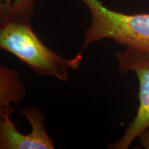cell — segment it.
<instances>
[{
    "label": "cell",
    "mask_w": 149,
    "mask_h": 149,
    "mask_svg": "<svg viewBox=\"0 0 149 149\" xmlns=\"http://www.w3.org/2000/svg\"><path fill=\"white\" fill-rule=\"evenodd\" d=\"M31 18L0 12V48L31 67L40 75L68 80V69H77L82 54L72 59L63 58L46 46L31 24Z\"/></svg>",
    "instance_id": "cell-1"
},
{
    "label": "cell",
    "mask_w": 149,
    "mask_h": 149,
    "mask_svg": "<svg viewBox=\"0 0 149 149\" xmlns=\"http://www.w3.org/2000/svg\"><path fill=\"white\" fill-rule=\"evenodd\" d=\"M91 15L82 48L104 39H111L128 48L149 51V13L126 14L111 10L101 0H80Z\"/></svg>",
    "instance_id": "cell-2"
},
{
    "label": "cell",
    "mask_w": 149,
    "mask_h": 149,
    "mask_svg": "<svg viewBox=\"0 0 149 149\" xmlns=\"http://www.w3.org/2000/svg\"><path fill=\"white\" fill-rule=\"evenodd\" d=\"M115 55L120 74L130 70L135 72L139 84V104L136 116L121 139L109 147L127 149L136 138L149 128V51L126 47L124 51L117 52Z\"/></svg>",
    "instance_id": "cell-3"
},
{
    "label": "cell",
    "mask_w": 149,
    "mask_h": 149,
    "mask_svg": "<svg viewBox=\"0 0 149 149\" xmlns=\"http://www.w3.org/2000/svg\"><path fill=\"white\" fill-rule=\"evenodd\" d=\"M21 115L31 126V133L23 135L11 120L10 114L0 115L1 149H53V141L48 136L44 124V115L36 107L24 109Z\"/></svg>",
    "instance_id": "cell-4"
},
{
    "label": "cell",
    "mask_w": 149,
    "mask_h": 149,
    "mask_svg": "<svg viewBox=\"0 0 149 149\" xmlns=\"http://www.w3.org/2000/svg\"><path fill=\"white\" fill-rule=\"evenodd\" d=\"M26 95L19 74L14 69L0 66V115L12 114V103H19Z\"/></svg>",
    "instance_id": "cell-5"
},
{
    "label": "cell",
    "mask_w": 149,
    "mask_h": 149,
    "mask_svg": "<svg viewBox=\"0 0 149 149\" xmlns=\"http://www.w3.org/2000/svg\"><path fill=\"white\" fill-rule=\"evenodd\" d=\"M36 0H13L12 6L8 9V13L13 15L31 18L33 15Z\"/></svg>",
    "instance_id": "cell-6"
},
{
    "label": "cell",
    "mask_w": 149,
    "mask_h": 149,
    "mask_svg": "<svg viewBox=\"0 0 149 149\" xmlns=\"http://www.w3.org/2000/svg\"><path fill=\"white\" fill-rule=\"evenodd\" d=\"M141 143L143 146L146 148H149V128L143 132L139 136Z\"/></svg>",
    "instance_id": "cell-7"
}]
</instances>
